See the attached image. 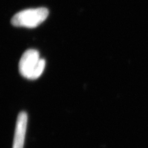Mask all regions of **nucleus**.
Here are the masks:
<instances>
[{"label": "nucleus", "instance_id": "obj_1", "mask_svg": "<svg viewBox=\"0 0 148 148\" xmlns=\"http://www.w3.org/2000/svg\"><path fill=\"white\" fill-rule=\"evenodd\" d=\"M45 67V60L40 58L38 51L27 49L22 54L18 64L21 75L30 80H35L43 73Z\"/></svg>", "mask_w": 148, "mask_h": 148}, {"label": "nucleus", "instance_id": "obj_2", "mask_svg": "<svg viewBox=\"0 0 148 148\" xmlns=\"http://www.w3.org/2000/svg\"><path fill=\"white\" fill-rule=\"evenodd\" d=\"M48 14V10L45 8L26 9L14 16L11 24L15 27L35 28L46 19Z\"/></svg>", "mask_w": 148, "mask_h": 148}, {"label": "nucleus", "instance_id": "obj_3", "mask_svg": "<svg viewBox=\"0 0 148 148\" xmlns=\"http://www.w3.org/2000/svg\"><path fill=\"white\" fill-rule=\"evenodd\" d=\"M27 120L28 117L26 112H21L18 114L16 121L12 148H24Z\"/></svg>", "mask_w": 148, "mask_h": 148}]
</instances>
